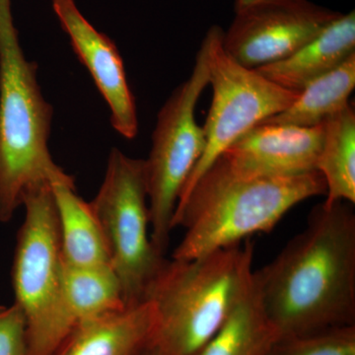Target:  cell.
<instances>
[{
    "label": "cell",
    "instance_id": "obj_1",
    "mask_svg": "<svg viewBox=\"0 0 355 355\" xmlns=\"http://www.w3.org/2000/svg\"><path fill=\"white\" fill-rule=\"evenodd\" d=\"M352 205H316L304 230L270 263L254 270L261 304L279 338L355 324Z\"/></svg>",
    "mask_w": 355,
    "mask_h": 355
},
{
    "label": "cell",
    "instance_id": "obj_2",
    "mask_svg": "<svg viewBox=\"0 0 355 355\" xmlns=\"http://www.w3.org/2000/svg\"><path fill=\"white\" fill-rule=\"evenodd\" d=\"M326 193L319 172L246 177L219 157L178 202L173 229L183 226L186 233L172 259L191 260L241 244L250 236L272 230L298 203Z\"/></svg>",
    "mask_w": 355,
    "mask_h": 355
},
{
    "label": "cell",
    "instance_id": "obj_3",
    "mask_svg": "<svg viewBox=\"0 0 355 355\" xmlns=\"http://www.w3.org/2000/svg\"><path fill=\"white\" fill-rule=\"evenodd\" d=\"M254 245L217 250L191 260H167L146 300L155 311L151 352L193 355L227 321L253 280Z\"/></svg>",
    "mask_w": 355,
    "mask_h": 355
},
{
    "label": "cell",
    "instance_id": "obj_4",
    "mask_svg": "<svg viewBox=\"0 0 355 355\" xmlns=\"http://www.w3.org/2000/svg\"><path fill=\"white\" fill-rule=\"evenodd\" d=\"M38 64L26 60L10 0H0V222L12 219L29 191L76 184L49 150L53 107L37 80Z\"/></svg>",
    "mask_w": 355,
    "mask_h": 355
},
{
    "label": "cell",
    "instance_id": "obj_5",
    "mask_svg": "<svg viewBox=\"0 0 355 355\" xmlns=\"http://www.w3.org/2000/svg\"><path fill=\"white\" fill-rule=\"evenodd\" d=\"M12 265L15 304L27 326L29 355H55L76 328L62 286L60 231L51 186L29 191Z\"/></svg>",
    "mask_w": 355,
    "mask_h": 355
},
{
    "label": "cell",
    "instance_id": "obj_6",
    "mask_svg": "<svg viewBox=\"0 0 355 355\" xmlns=\"http://www.w3.org/2000/svg\"><path fill=\"white\" fill-rule=\"evenodd\" d=\"M90 205L104 233L123 301L127 307L139 305L146 301L147 291L167 261L149 233L144 159L112 149L104 181Z\"/></svg>",
    "mask_w": 355,
    "mask_h": 355
},
{
    "label": "cell",
    "instance_id": "obj_7",
    "mask_svg": "<svg viewBox=\"0 0 355 355\" xmlns=\"http://www.w3.org/2000/svg\"><path fill=\"white\" fill-rule=\"evenodd\" d=\"M207 86L209 69L202 44L191 76L159 111L153 147L144 160L150 238L163 256L169 246L180 195L205 151V130L196 121V107Z\"/></svg>",
    "mask_w": 355,
    "mask_h": 355
},
{
    "label": "cell",
    "instance_id": "obj_8",
    "mask_svg": "<svg viewBox=\"0 0 355 355\" xmlns=\"http://www.w3.org/2000/svg\"><path fill=\"white\" fill-rule=\"evenodd\" d=\"M223 32L219 26H212L202 43L214 96L202 127L205 151L178 202L231 144L266 119L282 113L298 97L297 91L282 87L256 69H247L233 60L222 46Z\"/></svg>",
    "mask_w": 355,
    "mask_h": 355
},
{
    "label": "cell",
    "instance_id": "obj_9",
    "mask_svg": "<svg viewBox=\"0 0 355 355\" xmlns=\"http://www.w3.org/2000/svg\"><path fill=\"white\" fill-rule=\"evenodd\" d=\"M340 14L309 0L250 7L235 13L222 46L238 64L258 69L288 58Z\"/></svg>",
    "mask_w": 355,
    "mask_h": 355
},
{
    "label": "cell",
    "instance_id": "obj_10",
    "mask_svg": "<svg viewBox=\"0 0 355 355\" xmlns=\"http://www.w3.org/2000/svg\"><path fill=\"white\" fill-rule=\"evenodd\" d=\"M53 9L77 58L108 103L112 127L125 139H135L139 133L137 106L116 44L91 25L74 0H53Z\"/></svg>",
    "mask_w": 355,
    "mask_h": 355
},
{
    "label": "cell",
    "instance_id": "obj_11",
    "mask_svg": "<svg viewBox=\"0 0 355 355\" xmlns=\"http://www.w3.org/2000/svg\"><path fill=\"white\" fill-rule=\"evenodd\" d=\"M323 132L322 123L311 128L260 123L231 144L220 157L233 172L246 177L316 172Z\"/></svg>",
    "mask_w": 355,
    "mask_h": 355
},
{
    "label": "cell",
    "instance_id": "obj_12",
    "mask_svg": "<svg viewBox=\"0 0 355 355\" xmlns=\"http://www.w3.org/2000/svg\"><path fill=\"white\" fill-rule=\"evenodd\" d=\"M155 311L153 302L77 324L55 355H144L150 352Z\"/></svg>",
    "mask_w": 355,
    "mask_h": 355
},
{
    "label": "cell",
    "instance_id": "obj_13",
    "mask_svg": "<svg viewBox=\"0 0 355 355\" xmlns=\"http://www.w3.org/2000/svg\"><path fill=\"white\" fill-rule=\"evenodd\" d=\"M355 53V13L336 19L288 58L256 69L282 87L300 92L311 81L342 64Z\"/></svg>",
    "mask_w": 355,
    "mask_h": 355
},
{
    "label": "cell",
    "instance_id": "obj_14",
    "mask_svg": "<svg viewBox=\"0 0 355 355\" xmlns=\"http://www.w3.org/2000/svg\"><path fill=\"white\" fill-rule=\"evenodd\" d=\"M58 231L60 254L73 266H110V256L101 225L90 203L78 197L76 184L51 186Z\"/></svg>",
    "mask_w": 355,
    "mask_h": 355
},
{
    "label": "cell",
    "instance_id": "obj_15",
    "mask_svg": "<svg viewBox=\"0 0 355 355\" xmlns=\"http://www.w3.org/2000/svg\"><path fill=\"white\" fill-rule=\"evenodd\" d=\"M317 171L327 186L324 202L355 203V112L349 104L322 123Z\"/></svg>",
    "mask_w": 355,
    "mask_h": 355
},
{
    "label": "cell",
    "instance_id": "obj_16",
    "mask_svg": "<svg viewBox=\"0 0 355 355\" xmlns=\"http://www.w3.org/2000/svg\"><path fill=\"white\" fill-rule=\"evenodd\" d=\"M62 286L76 327L127 308L120 280L110 266H73L62 260Z\"/></svg>",
    "mask_w": 355,
    "mask_h": 355
},
{
    "label": "cell",
    "instance_id": "obj_17",
    "mask_svg": "<svg viewBox=\"0 0 355 355\" xmlns=\"http://www.w3.org/2000/svg\"><path fill=\"white\" fill-rule=\"evenodd\" d=\"M277 340L279 335L263 309L253 277L227 321L193 355H266Z\"/></svg>",
    "mask_w": 355,
    "mask_h": 355
},
{
    "label": "cell",
    "instance_id": "obj_18",
    "mask_svg": "<svg viewBox=\"0 0 355 355\" xmlns=\"http://www.w3.org/2000/svg\"><path fill=\"white\" fill-rule=\"evenodd\" d=\"M354 87L355 53L335 69L311 81L291 106L261 123L316 127L349 104Z\"/></svg>",
    "mask_w": 355,
    "mask_h": 355
},
{
    "label": "cell",
    "instance_id": "obj_19",
    "mask_svg": "<svg viewBox=\"0 0 355 355\" xmlns=\"http://www.w3.org/2000/svg\"><path fill=\"white\" fill-rule=\"evenodd\" d=\"M266 355H355V324L279 338Z\"/></svg>",
    "mask_w": 355,
    "mask_h": 355
},
{
    "label": "cell",
    "instance_id": "obj_20",
    "mask_svg": "<svg viewBox=\"0 0 355 355\" xmlns=\"http://www.w3.org/2000/svg\"><path fill=\"white\" fill-rule=\"evenodd\" d=\"M0 355H29L24 314L15 303L0 308Z\"/></svg>",
    "mask_w": 355,
    "mask_h": 355
},
{
    "label": "cell",
    "instance_id": "obj_21",
    "mask_svg": "<svg viewBox=\"0 0 355 355\" xmlns=\"http://www.w3.org/2000/svg\"><path fill=\"white\" fill-rule=\"evenodd\" d=\"M297 1V0H235V13L250 8V7L261 6V4L279 3V2Z\"/></svg>",
    "mask_w": 355,
    "mask_h": 355
},
{
    "label": "cell",
    "instance_id": "obj_22",
    "mask_svg": "<svg viewBox=\"0 0 355 355\" xmlns=\"http://www.w3.org/2000/svg\"><path fill=\"white\" fill-rule=\"evenodd\" d=\"M144 355H157V354H156L155 352H151V350H150V352H146V354H144Z\"/></svg>",
    "mask_w": 355,
    "mask_h": 355
},
{
    "label": "cell",
    "instance_id": "obj_23",
    "mask_svg": "<svg viewBox=\"0 0 355 355\" xmlns=\"http://www.w3.org/2000/svg\"><path fill=\"white\" fill-rule=\"evenodd\" d=\"M1 307H2V306H1V305H0V308H1Z\"/></svg>",
    "mask_w": 355,
    "mask_h": 355
}]
</instances>
